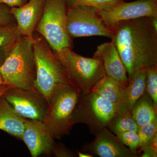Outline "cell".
<instances>
[{
	"instance_id": "29",
	"label": "cell",
	"mask_w": 157,
	"mask_h": 157,
	"mask_svg": "<svg viewBox=\"0 0 157 157\" xmlns=\"http://www.w3.org/2000/svg\"><path fill=\"white\" fill-rule=\"evenodd\" d=\"M14 45V44H13L7 47L0 48V67L10 53Z\"/></svg>"
},
{
	"instance_id": "6",
	"label": "cell",
	"mask_w": 157,
	"mask_h": 157,
	"mask_svg": "<svg viewBox=\"0 0 157 157\" xmlns=\"http://www.w3.org/2000/svg\"><path fill=\"white\" fill-rule=\"evenodd\" d=\"M33 37L34 53L36 66V87L38 92L48 102L56 85L69 82L48 43L39 35L34 34Z\"/></svg>"
},
{
	"instance_id": "24",
	"label": "cell",
	"mask_w": 157,
	"mask_h": 157,
	"mask_svg": "<svg viewBox=\"0 0 157 157\" xmlns=\"http://www.w3.org/2000/svg\"><path fill=\"white\" fill-rule=\"evenodd\" d=\"M124 145L137 154L139 151V138L137 132L133 131L119 132L115 134Z\"/></svg>"
},
{
	"instance_id": "12",
	"label": "cell",
	"mask_w": 157,
	"mask_h": 157,
	"mask_svg": "<svg viewBox=\"0 0 157 157\" xmlns=\"http://www.w3.org/2000/svg\"><path fill=\"white\" fill-rule=\"evenodd\" d=\"M93 142L82 147L83 151L100 157H136L138 155L124 145L118 137L107 128L95 134Z\"/></svg>"
},
{
	"instance_id": "18",
	"label": "cell",
	"mask_w": 157,
	"mask_h": 157,
	"mask_svg": "<svg viewBox=\"0 0 157 157\" xmlns=\"http://www.w3.org/2000/svg\"><path fill=\"white\" fill-rule=\"evenodd\" d=\"M131 114L139 128L157 118L153 102L146 91L134 104Z\"/></svg>"
},
{
	"instance_id": "33",
	"label": "cell",
	"mask_w": 157,
	"mask_h": 157,
	"mask_svg": "<svg viewBox=\"0 0 157 157\" xmlns=\"http://www.w3.org/2000/svg\"><path fill=\"white\" fill-rule=\"evenodd\" d=\"M155 1H157V0H155Z\"/></svg>"
},
{
	"instance_id": "7",
	"label": "cell",
	"mask_w": 157,
	"mask_h": 157,
	"mask_svg": "<svg viewBox=\"0 0 157 157\" xmlns=\"http://www.w3.org/2000/svg\"><path fill=\"white\" fill-rule=\"evenodd\" d=\"M116 104L97 93L80 94L73 111L72 122L86 124L94 135L107 128L117 112Z\"/></svg>"
},
{
	"instance_id": "32",
	"label": "cell",
	"mask_w": 157,
	"mask_h": 157,
	"mask_svg": "<svg viewBox=\"0 0 157 157\" xmlns=\"http://www.w3.org/2000/svg\"><path fill=\"white\" fill-rule=\"evenodd\" d=\"M3 85V80L2 78V76H1V74H0V87L2 86Z\"/></svg>"
},
{
	"instance_id": "4",
	"label": "cell",
	"mask_w": 157,
	"mask_h": 157,
	"mask_svg": "<svg viewBox=\"0 0 157 157\" xmlns=\"http://www.w3.org/2000/svg\"><path fill=\"white\" fill-rule=\"evenodd\" d=\"M80 93L70 83L54 88L43 122L56 139L68 135L73 127L72 117Z\"/></svg>"
},
{
	"instance_id": "2",
	"label": "cell",
	"mask_w": 157,
	"mask_h": 157,
	"mask_svg": "<svg viewBox=\"0 0 157 157\" xmlns=\"http://www.w3.org/2000/svg\"><path fill=\"white\" fill-rule=\"evenodd\" d=\"M34 42L33 37H18L0 67L3 84L10 88H17L38 93L36 87V66Z\"/></svg>"
},
{
	"instance_id": "31",
	"label": "cell",
	"mask_w": 157,
	"mask_h": 157,
	"mask_svg": "<svg viewBox=\"0 0 157 157\" xmlns=\"http://www.w3.org/2000/svg\"><path fill=\"white\" fill-rule=\"evenodd\" d=\"M78 155L79 157H93L94 156L93 155L90 154L89 153H84L78 151Z\"/></svg>"
},
{
	"instance_id": "13",
	"label": "cell",
	"mask_w": 157,
	"mask_h": 157,
	"mask_svg": "<svg viewBox=\"0 0 157 157\" xmlns=\"http://www.w3.org/2000/svg\"><path fill=\"white\" fill-rule=\"evenodd\" d=\"M45 0H29L23 6L10 8L20 36L33 37L34 32L41 19Z\"/></svg>"
},
{
	"instance_id": "9",
	"label": "cell",
	"mask_w": 157,
	"mask_h": 157,
	"mask_svg": "<svg viewBox=\"0 0 157 157\" xmlns=\"http://www.w3.org/2000/svg\"><path fill=\"white\" fill-rule=\"evenodd\" d=\"M3 98L21 117L43 121L48 108V103L38 93L17 88H9Z\"/></svg>"
},
{
	"instance_id": "10",
	"label": "cell",
	"mask_w": 157,
	"mask_h": 157,
	"mask_svg": "<svg viewBox=\"0 0 157 157\" xmlns=\"http://www.w3.org/2000/svg\"><path fill=\"white\" fill-rule=\"evenodd\" d=\"M98 14L108 26L121 21L141 17H157V1L137 0L122 2L108 10H98Z\"/></svg>"
},
{
	"instance_id": "3",
	"label": "cell",
	"mask_w": 157,
	"mask_h": 157,
	"mask_svg": "<svg viewBox=\"0 0 157 157\" xmlns=\"http://www.w3.org/2000/svg\"><path fill=\"white\" fill-rule=\"evenodd\" d=\"M53 52L69 83L80 94L90 92L94 85L106 75L101 62L95 58L81 56L70 48Z\"/></svg>"
},
{
	"instance_id": "20",
	"label": "cell",
	"mask_w": 157,
	"mask_h": 157,
	"mask_svg": "<svg viewBox=\"0 0 157 157\" xmlns=\"http://www.w3.org/2000/svg\"><path fill=\"white\" fill-rule=\"evenodd\" d=\"M139 138V151L151 144L157 135V118L149 123L139 127L137 132Z\"/></svg>"
},
{
	"instance_id": "15",
	"label": "cell",
	"mask_w": 157,
	"mask_h": 157,
	"mask_svg": "<svg viewBox=\"0 0 157 157\" xmlns=\"http://www.w3.org/2000/svg\"><path fill=\"white\" fill-rule=\"evenodd\" d=\"M146 69H140L128 78V83L117 104V111L131 113L134 104L146 91Z\"/></svg>"
},
{
	"instance_id": "11",
	"label": "cell",
	"mask_w": 157,
	"mask_h": 157,
	"mask_svg": "<svg viewBox=\"0 0 157 157\" xmlns=\"http://www.w3.org/2000/svg\"><path fill=\"white\" fill-rule=\"evenodd\" d=\"M55 139L42 121L26 119L21 140L32 157L52 154L56 144Z\"/></svg>"
},
{
	"instance_id": "22",
	"label": "cell",
	"mask_w": 157,
	"mask_h": 157,
	"mask_svg": "<svg viewBox=\"0 0 157 157\" xmlns=\"http://www.w3.org/2000/svg\"><path fill=\"white\" fill-rule=\"evenodd\" d=\"M20 36L16 22L0 25V48L13 45Z\"/></svg>"
},
{
	"instance_id": "19",
	"label": "cell",
	"mask_w": 157,
	"mask_h": 157,
	"mask_svg": "<svg viewBox=\"0 0 157 157\" xmlns=\"http://www.w3.org/2000/svg\"><path fill=\"white\" fill-rule=\"evenodd\" d=\"M116 134L119 132L133 131L137 132L139 127L131 113L121 112L117 111L107 127Z\"/></svg>"
},
{
	"instance_id": "30",
	"label": "cell",
	"mask_w": 157,
	"mask_h": 157,
	"mask_svg": "<svg viewBox=\"0 0 157 157\" xmlns=\"http://www.w3.org/2000/svg\"><path fill=\"white\" fill-rule=\"evenodd\" d=\"M9 88H10L8 87V86L3 84L0 87V98H1V97L3 95V94L6 92V91Z\"/></svg>"
},
{
	"instance_id": "14",
	"label": "cell",
	"mask_w": 157,
	"mask_h": 157,
	"mask_svg": "<svg viewBox=\"0 0 157 157\" xmlns=\"http://www.w3.org/2000/svg\"><path fill=\"white\" fill-rule=\"evenodd\" d=\"M93 57L98 59L102 65L105 74L127 85L126 70L113 42H106L99 45Z\"/></svg>"
},
{
	"instance_id": "23",
	"label": "cell",
	"mask_w": 157,
	"mask_h": 157,
	"mask_svg": "<svg viewBox=\"0 0 157 157\" xmlns=\"http://www.w3.org/2000/svg\"><path fill=\"white\" fill-rule=\"evenodd\" d=\"M147 83L146 90L151 97L154 107L157 111V66L146 69Z\"/></svg>"
},
{
	"instance_id": "21",
	"label": "cell",
	"mask_w": 157,
	"mask_h": 157,
	"mask_svg": "<svg viewBox=\"0 0 157 157\" xmlns=\"http://www.w3.org/2000/svg\"><path fill=\"white\" fill-rule=\"evenodd\" d=\"M68 8L81 6L94 7L98 10H108L124 0H66Z\"/></svg>"
},
{
	"instance_id": "16",
	"label": "cell",
	"mask_w": 157,
	"mask_h": 157,
	"mask_svg": "<svg viewBox=\"0 0 157 157\" xmlns=\"http://www.w3.org/2000/svg\"><path fill=\"white\" fill-rule=\"evenodd\" d=\"M25 120L2 96L0 98V130L21 140Z\"/></svg>"
},
{
	"instance_id": "17",
	"label": "cell",
	"mask_w": 157,
	"mask_h": 157,
	"mask_svg": "<svg viewBox=\"0 0 157 157\" xmlns=\"http://www.w3.org/2000/svg\"><path fill=\"white\" fill-rule=\"evenodd\" d=\"M127 85L115 78L105 75L94 85L91 91L97 93L117 105Z\"/></svg>"
},
{
	"instance_id": "8",
	"label": "cell",
	"mask_w": 157,
	"mask_h": 157,
	"mask_svg": "<svg viewBox=\"0 0 157 157\" xmlns=\"http://www.w3.org/2000/svg\"><path fill=\"white\" fill-rule=\"evenodd\" d=\"M67 29L71 38L102 36L111 39L112 31L102 20L97 9L77 6L68 8Z\"/></svg>"
},
{
	"instance_id": "27",
	"label": "cell",
	"mask_w": 157,
	"mask_h": 157,
	"mask_svg": "<svg viewBox=\"0 0 157 157\" xmlns=\"http://www.w3.org/2000/svg\"><path fill=\"white\" fill-rule=\"evenodd\" d=\"M29 0H0V4H5L10 8L19 7L23 6Z\"/></svg>"
},
{
	"instance_id": "25",
	"label": "cell",
	"mask_w": 157,
	"mask_h": 157,
	"mask_svg": "<svg viewBox=\"0 0 157 157\" xmlns=\"http://www.w3.org/2000/svg\"><path fill=\"white\" fill-rule=\"evenodd\" d=\"M10 8L5 4H0V25L16 22L14 17L10 13Z\"/></svg>"
},
{
	"instance_id": "5",
	"label": "cell",
	"mask_w": 157,
	"mask_h": 157,
	"mask_svg": "<svg viewBox=\"0 0 157 157\" xmlns=\"http://www.w3.org/2000/svg\"><path fill=\"white\" fill-rule=\"evenodd\" d=\"M66 0H45L41 19L35 32L43 37L53 51L73 48L67 29Z\"/></svg>"
},
{
	"instance_id": "26",
	"label": "cell",
	"mask_w": 157,
	"mask_h": 157,
	"mask_svg": "<svg viewBox=\"0 0 157 157\" xmlns=\"http://www.w3.org/2000/svg\"><path fill=\"white\" fill-rule=\"evenodd\" d=\"M52 154L56 157H74L72 152L69 150L64 145L61 144H56Z\"/></svg>"
},
{
	"instance_id": "28",
	"label": "cell",
	"mask_w": 157,
	"mask_h": 157,
	"mask_svg": "<svg viewBox=\"0 0 157 157\" xmlns=\"http://www.w3.org/2000/svg\"><path fill=\"white\" fill-rule=\"evenodd\" d=\"M140 151L143 152V154L140 157H156L157 148L151 146H147L140 149Z\"/></svg>"
},
{
	"instance_id": "1",
	"label": "cell",
	"mask_w": 157,
	"mask_h": 157,
	"mask_svg": "<svg viewBox=\"0 0 157 157\" xmlns=\"http://www.w3.org/2000/svg\"><path fill=\"white\" fill-rule=\"evenodd\" d=\"M157 17H141L110 27L128 77L140 69L157 66Z\"/></svg>"
}]
</instances>
